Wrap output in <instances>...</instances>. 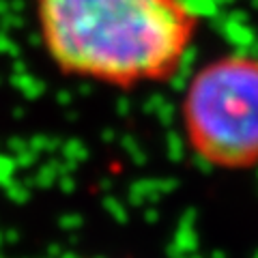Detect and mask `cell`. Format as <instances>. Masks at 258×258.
Instances as JSON below:
<instances>
[{"label":"cell","instance_id":"1","mask_svg":"<svg viewBox=\"0 0 258 258\" xmlns=\"http://www.w3.org/2000/svg\"><path fill=\"white\" fill-rule=\"evenodd\" d=\"M32 9L58 74L116 91L172 80L200 28L187 0H32Z\"/></svg>","mask_w":258,"mask_h":258},{"label":"cell","instance_id":"2","mask_svg":"<svg viewBox=\"0 0 258 258\" xmlns=\"http://www.w3.org/2000/svg\"><path fill=\"white\" fill-rule=\"evenodd\" d=\"M187 153L217 172L258 168V54L228 52L194 71L179 101Z\"/></svg>","mask_w":258,"mask_h":258}]
</instances>
